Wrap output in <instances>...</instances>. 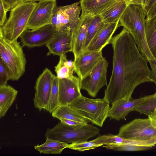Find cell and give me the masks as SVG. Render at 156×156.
<instances>
[{
	"label": "cell",
	"mask_w": 156,
	"mask_h": 156,
	"mask_svg": "<svg viewBox=\"0 0 156 156\" xmlns=\"http://www.w3.org/2000/svg\"><path fill=\"white\" fill-rule=\"evenodd\" d=\"M18 91L7 84L0 85V118L6 114L16 99Z\"/></svg>",
	"instance_id": "obj_20"
},
{
	"label": "cell",
	"mask_w": 156,
	"mask_h": 156,
	"mask_svg": "<svg viewBox=\"0 0 156 156\" xmlns=\"http://www.w3.org/2000/svg\"><path fill=\"white\" fill-rule=\"evenodd\" d=\"M147 96L138 99L127 100L122 99L116 101L110 108L108 118L110 119L119 121L124 119L135 107L144 101Z\"/></svg>",
	"instance_id": "obj_16"
},
{
	"label": "cell",
	"mask_w": 156,
	"mask_h": 156,
	"mask_svg": "<svg viewBox=\"0 0 156 156\" xmlns=\"http://www.w3.org/2000/svg\"><path fill=\"white\" fill-rule=\"evenodd\" d=\"M11 8L4 4L2 0H0V26H3L7 20L6 13L10 11Z\"/></svg>",
	"instance_id": "obj_32"
},
{
	"label": "cell",
	"mask_w": 156,
	"mask_h": 156,
	"mask_svg": "<svg viewBox=\"0 0 156 156\" xmlns=\"http://www.w3.org/2000/svg\"><path fill=\"white\" fill-rule=\"evenodd\" d=\"M80 81L74 76L71 79H58L59 105H69L82 94Z\"/></svg>",
	"instance_id": "obj_13"
},
{
	"label": "cell",
	"mask_w": 156,
	"mask_h": 156,
	"mask_svg": "<svg viewBox=\"0 0 156 156\" xmlns=\"http://www.w3.org/2000/svg\"><path fill=\"white\" fill-rule=\"evenodd\" d=\"M110 43L113 49L112 69L104 98L112 105L121 99H131L136 87L153 80L148 61L126 28L112 37Z\"/></svg>",
	"instance_id": "obj_1"
},
{
	"label": "cell",
	"mask_w": 156,
	"mask_h": 156,
	"mask_svg": "<svg viewBox=\"0 0 156 156\" xmlns=\"http://www.w3.org/2000/svg\"><path fill=\"white\" fill-rule=\"evenodd\" d=\"M37 4L21 1L12 8L8 18L2 26H0V34L9 41L17 40L28 29L29 19Z\"/></svg>",
	"instance_id": "obj_3"
},
{
	"label": "cell",
	"mask_w": 156,
	"mask_h": 156,
	"mask_svg": "<svg viewBox=\"0 0 156 156\" xmlns=\"http://www.w3.org/2000/svg\"><path fill=\"white\" fill-rule=\"evenodd\" d=\"M147 18L151 19L156 16V1L147 15Z\"/></svg>",
	"instance_id": "obj_36"
},
{
	"label": "cell",
	"mask_w": 156,
	"mask_h": 156,
	"mask_svg": "<svg viewBox=\"0 0 156 156\" xmlns=\"http://www.w3.org/2000/svg\"><path fill=\"white\" fill-rule=\"evenodd\" d=\"M153 119H154L156 121V116Z\"/></svg>",
	"instance_id": "obj_40"
},
{
	"label": "cell",
	"mask_w": 156,
	"mask_h": 156,
	"mask_svg": "<svg viewBox=\"0 0 156 156\" xmlns=\"http://www.w3.org/2000/svg\"><path fill=\"white\" fill-rule=\"evenodd\" d=\"M117 135L127 139L156 142V121L149 117L135 119L122 126Z\"/></svg>",
	"instance_id": "obj_8"
},
{
	"label": "cell",
	"mask_w": 156,
	"mask_h": 156,
	"mask_svg": "<svg viewBox=\"0 0 156 156\" xmlns=\"http://www.w3.org/2000/svg\"><path fill=\"white\" fill-rule=\"evenodd\" d=\"M147 15L140 5H128L119 20L122 26L133 37L142 55L148 61L155 58L148 46L145 32V17Z\"/></svg>",
	"instance_id": "obj_2"
},
{
	"label": "cell",
	"mask_w": 156,
	"mask_h": 156,
	"mask_svg": "<svg viewBox=\"0 0 156 156\" xmlns=\"http://www.w3.org/2000/svg\"><path fill=\"white\" fill-rule=\"evenodd\" d=\"M48 51L47 55L60 56L69 52H73V37L69 30L56 32L45 45Z\"/></svg>",
	"instance_id": "obj_14"
},
{
	"label": "cell",
	"mask_w": 156,
	"mask_h": 156,
	"mask_svg": "<svg viewBox=\"0 0 156 156\" xmlns=\"http://www.w3.org/2000/svg\"><path fill=\"white\" fill-rule=\"evenodd\" d=\"M45 142L34 147L40 154H60L63 150L67 148L68 144L58 140L46 138Z\"/></svg>",
	"instance_id": "obj_24"
},
{
	"label": "cell",
	"mask_w": 156,
	"mask_h": 156,
	"mask_svg": "<svg viewBox=\"0 0 156 156\" xmlns=\"http://www.w3.org/2000/svg\"><path fill=\"white\" fill-rule=\"evenodd\" d=\"M56 33L51 24L40 29L26 30L20 38L22 45L29 48L46 45Z\"/></svg>",
	"instance_id": "obj_12"
},
{
	"label": "cell",
	"mask_w": 156,
	"mask_h": 156,
	"mask_svg": "<svg viewBox=\"0 0 156 156\" xmlns=\"http://www.w3.org/2000/svg\"><path fill=\"white\" fill-rule=\"evenodd\" d=\"M99 133V129L92 125L87 124L81 127L74 128L60 121L53 128L47 129L45 136L69 144L87 141Z\"/></svg>",
	"instance_id": "obj_6"
},
{
	"label": "cell",
	"mask_w": 156,
	"mask_h": 156,
	"mask_svg": "<svg viewBox=\"0 0 156 156\" xmlns=\"http://www.w3.org/2000/svg\"><path fill=\"white\" fill-rule=\"evenodd\" d=\"M145 32L149 49L156 59V16L151 19H145Z\"/></svg>",
	"instance_id": "obj_25"
},
{
	"label": "cell",
	"mask_w": 156,
	"mask_h": 156,
	"mask_svg": "<svg viewBox=\"0 0 156 156\" xmlns=\"http://www.w3.org/2000/svg\"><path fill=\"white\" fill-rule=\"evenodd\" d=\"M3 2L9 7L11 9L14 7L21 1L20 0H2Z\"/></svg>",
	"instance_id": "obj_37"
},
{
	"label": "cell",
	"mask_w": 156,
	"mask_h": 156,
	"mask_svg": "<svg viewBox=\"0 0 156 156\" xmlns=\"http://www.w3.org/2000/svg\"><path fill=\"white\" fill-rule=\"evenodd\" d=\"M103 57L102 51L86 50L74 59V72L80 79L90 71Z\"/></svg>",
	"instance_id": "obj_15"
},
{
	"label": "cell",
	"mask_w": 156,
	"mask_h": 156,
	"mask_svg": "<svg viewBox=\"0 0 156 156\" xmlns=\"http://www.w3.org/2000/svg\"><path fill=\"white\" fill-rule=\"evenodd\" d=\"M56 76L58 79H72L75 67L74 61L68 60L66 54L59 56V59L55 67Z\"/></svg>",
	"instance_id": "obj_23"
},
{
	"label": "cell",
	"mask_w": 156,
	"mask_h": 156,
	"mask_svg": "<svg viewBox=\"0 0 156 156\" xmlns=\"http://www.w3.org/2000/svg\"><path fill=\"white\" fill-rule=\"evenodd\" d=\"M120 27L119 21L105 24L92 39L85 50L102 51L105 46L110 43L113 34Z\"/></svg>",
	"instance_id": "obj_17"
},
{
	"label": "cell",
	"mask_w": 156,
	"mask_h": 156,
	"mask_svg": "<svg viewBox=\"0 0 156 156\" xmlns=\"http://www.w3.org/2000/svg\"><path fill=\"white\" fill-rule=\"evenodd\" d=\"M80 2L64 6H56L54 9L51 24L56 32L69 30L72 33L73 43L80 20L81 10Z\"/></svg>",
	"instance_id": "obj_7"
},
{
	"label": "cell",
	"mask_w": 156,
	"mask_h": 156,
	"mask_svg": "<svg viewBox=\"0 0 156 156\" xmlns=\"http://www.w3.org/2000/svg\"><path fill=\"white\" fill-rule=\"evenodd\" d=\"M156 1V0H142L141 6L147 15Z\"/></svg>",
	"instance_id": "obj_34"
},
{
	"label": "cell",
	"mask_w": 156,
	"mask_h": 156,
	"mask_svg": "<svg viewBox=\"0 0 156 156\" xmlns=\"http://www.w3.org/2000/svg\"><path fill=\"white\" fill-rule=\"evenodd\" d=\"M69 105L89 122L100 127L108 118L110 108L109 104L104 98L91 99L82 94Z\"/></svg>",
	"instance_id": "obj_5"
},
{
	"label": "cell",
	"mask_w": 156,
	"mask_h": 156,
	"mask_svg": "<svg viewBox=\"0 0 156 156\" xmlns=\"http://www.w3.org/2000/svg\"><path fill=\"white\" fill-rule=\"evenodd\" d=\"M56 0H42L37 3L28 22V29L35 30L51 24Z\"/></svg>",
	"instance_id": "obj_11"
},
{
	"label": "cell",
	"mask_w": 156,
	"mask_h": 156,
	"mask_svg": "<svg viewBox=\"0 0 156 156\" xmlns=\"http://www.w3.org/2000/svg\"><path fill=\"white\" fill-rule=\"evenodd\" d=\"M149 147L135 145H128L116 147L113 150L119 151H138L146 150Z\"/></svg>",
	"instance_id": "obj_31"
},
{
	"label": "cell",
	"mask_w": 156,
	"mask_h": 156,
	"mask_svg": "<svg viewBox=\"0 0 156 156\" xmlns=\"http://www.w3.org/2000/svg\"><path fill=\"white\" fill-rule=\"evenodd\" d=\"M94 16L90 13L82 12L73 44L72 52L74 59L76 58L83 51L88 26Z\"/></svg>",
	"instance_id": "obj_18"
},
{
	"label": "cell",
	"mask_w": 156,
	"mask_h": 156,
	"mask_svg": "<svg viewBox=\"0 0 156 156\" xmlns=\"http://www.w3.org/2000/svg\"><path fill=\"white\" fill-rule=\"evenodd\" d=\"M120 0H80L82 12L100 15L107 8Z\"/></svg>",
	"instance_id": "obj_19"
},
{
	"label": "cell",
	"mask_w": 156,
	"mask_h": 156,
	"mask_svg": "<svg viewBox=\"0 0 156 156\" xmlns=\"http://www.w3.org/2000/svg\"><path fill=\"white\" fill-rule=\"evenodd\" d=\"M59 106L58 78L55 75L53 80L47 111L51 113Z\"/></svg>",
	"instance_id": "obj_28"
},
{
	"label": "cell",
	"mask_w": 156,
	"mask_h": 156,
	"mask_svg": "<svg viewBox=\"0 0 156 156\" xmlns=\"http://www.w3.org/2000/svg\"><path fill=\"white\" fill-rule=\"evenodd\" d=\"M134 111L144 114L149 118H154L156 116V92L147 96L144 101L135 107Z\"/></svg>",
	"instance_id": "obj_26"
},
{
	"label": "cell",
	"mask_w": 156,
	"mask_h": 156,
	"mask_svg": "<svg viewBox=\"0 0 156 156\" xmlns=\"http://www.w3.org/2000/svg\"><path fill=\"white\" fill-rule=\"evenodd\" d=\"M108 63L103 57L95 66L83 78L80 79L81 89L84 90L94 97L100 89L107 86V73Z\"/></svg>",
	"instance_id": "obj_9"
},
{
	"label": "cell",
	"mask_w": 156,
	"mask_h": 156,
	"mask_svg": "<svg viewBox=\"0 0 156 156\" xmlns=\"http://www.w3.org/2000/svg\"><path fill=\"white\" fill-rule=\"evenodd\" d=\"M0 59L6 66L12 80H18L25 71L26 59L22 46L17 40L10 41L0 34Z\"/></svg>",
	"instance_id": "obj_4"
},
{
	"label": "cell",
	"mask_w": 156,
	"mask_h": 156,
	"mask_svg": "<svg viewBox=\"0 0 156 156\" xmlns=\"http://www.w3.org/2000/svg\"><path fill=\"white\" fill-rule=\"evenodd\" d=\"M48 68L45 69L37 78L35 83V92L33 99L35 107L40 111H48L51 92L55 76Z\"/></svg>",
	"instance_id": "obj_10"
},
{
	"label": "cell",
	"mask_w": 156,
	"mask_h": 156,
	"mask_svg": "<svg viewBox=\"0 0 156 156\" xmlns=\"http://www.w3.org/2000/svg\"><path fill=\"white\" fill-rule=\"evenodd\" d=\"M125 0L116 2L103 11L100 15L105 24L119 21L127 6Z\"/></svg>",
	"instance_id": "obj_21"
},
{
	"label": "cell",
	"mask_w": 156,
	"mask_h": 156,
	"mask_svg": "<svg viewBox=\"0 0 156 156\" xmlns=\"http://www.w3.org/2000/svg\"><path fill=\"white\" fill-rule=\"evenodd\" d=\"M12 80V76L8 69L0 59V85L7 84L8 81Z\"/></svg>",
	"instance_id": "obj_30"
},
{
	"label": "cell",
	"mask_w": 156,
	"mask_h": 156,
	"mask_svg": "<svg viewBox=\"0 0 156 156\" xmlns=\"http://www.w3.org/2000/svg\"><path fill=\"white\" fill-rule=\"evenodd\" d=\"M52 116L58 119H64L88 124L89 121L69 105H59L51 113Z\"/></svg>",
	"instance_id": "obj_22"
},
{
	"label": "cell",
	"mask_w": 156,
	"mask_h": 156,
	"mask_svg": "<svg viewBox=\"0 0 156 156\" xmlns=\"http://www.w3.org/2000/svg\"><path fill=\"white\" fill-rule=\"evenodd\" d=\"M42 0H20L21 1L25 2H36V1H40Z\"/></svg>",
	"instance_id": "obj_39"
},
{
	"label": "cell",
	"mask_w": 156,
	"mask_h": 156,
	"mask_svg": "<svg viewBox=\"0 0 156 156\" xmlns=\"http://www.w3.org/2000/svg\"><path fill=\"white\" fill-rule=\"evenodd\" d=\"M102 144L99 143L95 139L90 141L72 143L68 144L67 148L75 151H83L94 149L98 147H102Z\"/></svg>",
	"instance_id": "obj_29"
},
{
	"label": "cell",
	"mask_w": 156,
	"mask_h": 156,
	"mask_svg": "<svg viewBox=\"0 0 156 156\" xmlns=\"http://www.w3.org/2000/svg\"><path fill=\"white\" fill-rule=\"evenodd\" d=\"M59 120L63 123L74 128L81 127L86 124L75 121L64 119H61Z\"/></svg>",
	"instance_id": "obj_33"
},
{
	"label": "cell",
	"mask_w": 156,
	"mask_h": 156,
	"mask_svg": "<svg viewBox=\"0 0 156 156\" xmlns=\"http://www.w3.org/2000/svg\"><path fill=\"white\" fill-rule=\"evenodd\" d=\"M127 5H133L141 6L142 0H125Z\"/></svg>",
	"instance_id": "obj_38"
},
{
	"label": "cell",
	"mask_w": 156,
	"mask_h": 156,
	"mask_svg": "<svg viewBox=\"0 0 156 156\" xmlns=\"http://www.w3.org/2000/svg\"><path fill=\"white\" fill-rule=\"evenodd\" d=\"M151 67L152 78L156 87V59L154 58L148 61Z\"/></svg>",
	"instance_id": "obj_35"
},
{
	"label": "cell",
	"mask_w": 156,
	"mask_h": 156,
	"mask_svg": "<svg viewBox=\"0 0 156 156\" xmlns=\"http://www.w3.org/2000/svg\"><path fill=\"white\" fill-rule=\"evenodd\" d=\"M105 24L100 15L94 16L88 26L83 51L86 49L91 40Z\"/></svg>",
	"instance_id": "obj_27"
}]
</instances>
